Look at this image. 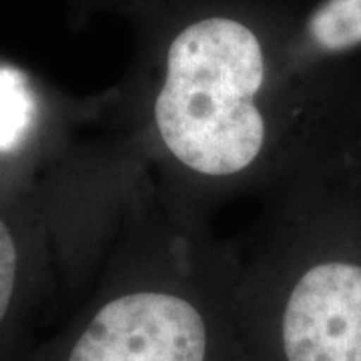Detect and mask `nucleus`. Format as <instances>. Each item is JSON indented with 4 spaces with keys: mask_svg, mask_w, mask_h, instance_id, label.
<instances>
[{
    "mask_svg": "<svg viewBox=\"0 0 361 361\" xmlns=\"http://www.w3.org/2000/svg\"><path fill=\"white\" fill-rule=\"evenodd\" d=\"M263 80V49L249 26L213 16L180 30L155 103L157 129L169 151L203 175L249 167L265 141L255 104Z\"/></svg>",
    "mask_w": 361,
    "mask_h": 361,
    "instance_id": "nucleus-1",
    "label": "nucleus"
},
{
    "mask_svg": "<svg viewBox=\"0 0 361 361\" xmlns=\"http://www.w3.org/2000/svg\"><path fill=\"white\" fill-rule=\"evenodd\" d=\"M215 331L197 303L167 291H133L103 303L59 361H215Z\"/></svg>",
    "mask_w": 361,
    "mask_h": 361,
    "instance_id": "nucleus-2",
    "label": "nucleus"
},
{
    "mask_svg": "<svg viewBox=\"0 0 361 361\" xmlns=\"http://www.w3.org/2000/svg\"><path fill=\"white\" fill-rule=\"evenodd\" d=\"M275 345L279 361H361V265L305 271L285 299Z\"/></svg>",
    "mask_w": 361,
    "mask_h": 361,
    "instance_id": "nucleus-3",
    "label": "nucleus"
},
{
    "mask_svg": "<svg viewBox=\"0 0 361 361\" xmlns=\"http://www.w3.org/2000/svg\"><path fill=\"white\" fill-rule=\"evenodd\" d=\"M35 94L26 77L0 65V153L14 151L25 141L35 121Z\"/></svg>",
    "mask_w": 361,
    "mask_h": 361,
    "instance_id": "nucleus-4",
    "label": "nucleus"
},
{
    "mask_svg": "<svg viewBox=\"0 0 361 361\" xmlns=\"http://www.w3.org/2000/svg\"><path fill=\"white\" fill-rule=\"evenodd\" d=\"M311 42L323 52L361 44V0H325L307 23Z\"/></svg>",
    "mask_w": 361,
    "mask_h": 361,
    "instance_id": "nucleus-5",
    "label": "nucleus"
},
{
    "mask_svg": "<svg viewBox=\"0 0 361 361\" xmlns=\"http://www.w3.org/2000/svg\"><path fill=\"white\" fill-rule=\"evenodd\" d=\"M16 293V245L13 233L0 219V343H4L6 329L13 317Z\"/></svg>",
    "mask_w": 361,
    "mask_h": 361,
    "instance_id": "nucleus-6",
    "label": "nucleus"
}]
</instances>
